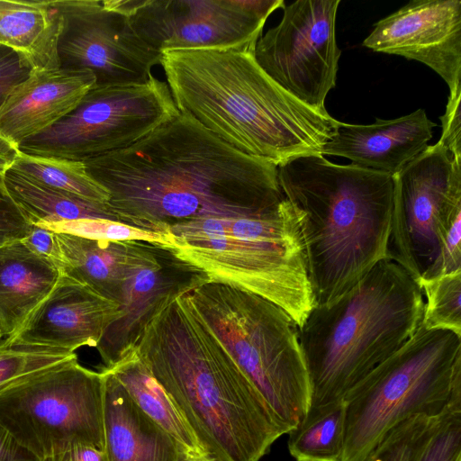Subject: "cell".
Masks as SVG:
<instances>
[{
	"instance_id": "f35d334b",
	"label": "cell",
	"mask_w": 461,
	"mask_h": 461,
	"mask_svg": "<svg viewBox=\"0 0 461 461\" xmlns=\"http://www.w3.org/2000/svg\"><path fill=\"white\" fill-rule=\"evenodd\" d=\"M21 153L20 148L0 134V191L7 193L5 179ZM8 194V193H7Z\"/></svg>"
},
{
	"instance_id": "484cf974",
	"label": "cell",
	"mask_w": 461,
	"mask_h": 461,
	"mask_svg": "<svg viewBox=\"0 0 461 461\" xmlns=\"http://www.w3.org/2000/svg\"><path fill=\"white\" fill-rule=\"evenodd\" d=\"M288 450L295 461H342L345 443L343 401L309 409L288 433Z\"/></svg>"
},
{
	"instance_id": "8fae6325",
	"label": "cell",
	"mask_w": 461,
	"mask_h": 461,
	"mask_svg": "<svg viewBox=\"0 0 461 461\" xmlns=\"http://www.w3.org/2000/svg\"><path fill=\"white\" fill-rule=\"evenodd\" d=\"M125 14L159 53L176 50L254 51L268 16L283 0H104Z\"/></svg>"
},
{
	"instance_id": "ac0fdd59",
	"label": "cell",
	"mask_w": 461,
	"mask_h": 461,
	"mask_svg": "<svg viewBox=\"0 0 461 461\" xmlns=\"http://www.w3.org/2000/svg\"><path fill=\"white\" fill-rule=\"evenodd\" d=\"M95 84L86 69L31 70L0 105V134L20 148L70 113Z\"/></svg>"
},
{
	"instance_id": "7402d4cb",
	"label": "cell",
	"mask_w": 461,
	"mask_h": 461,
	"mask_svg": "<svg viewBox=\"0 0 461 461\" xmlns=\"http://www.w3.org/2000/svg\"><path fill=\"white\" fill-rule=\"evenodd\" d=\"M64 29L60 1L0 0V46L15 52L31 70L61 68Z\"/></svg>"
},
{
	"instance_id": "1f68e13d",
	"label": "cell",
	"mask_w": 461,
	"mask_h": 461,
	"mask_svg": "<svg viewBox=\"0 0 461 461\" xmlns=\"http://www.w3.org/2000/svg\"><path fill=\"white\" fill-rule=\"evenodd\" d=\"M417 461H461V409L447 407Z\"/></svg>"
},
{
	"instance_id": "5bb4252c",
	"label": "cell",
	"mask_w": 461,
	"mask_h": 461,
	"mask_svg": "<svg viewBox=\"0 0 461 461\" xmlns=\"http://www.w3.org/2000/svg\"><path fill=\"white\" fill-rule=\"evenodd\" d=\"M65 29L59 44L61 68L91 71L95 86L144 83L162 54L135 32L129 18L102 1H60Z\"/></svg>"
},
{
	"instance_id": "4dcf8cb0",
	"label": "cell",
	"mask_w": 461,
	"mask_h": 461,
	"mask_svg": "<svg viewBox=\"0 0 461 461\" xmlns=\"http://www.w3.org/2000/svg\"><path fill=\"white\" fill-rule=\"evenodd\" d=\"M54 232L67 233L91 240L110 241L145 240L170 245L164 235L142 230L122 222L104 219H83L70 221L35 224Z\"/></svg>"
},
{
	"instance_id": "277c9868",
	"label": "cell",
	"mask_w": 461,
	"mask_h": 461,
	"mask_svg": "<svg viewBox=\"0 0 461 461\" xmlns=\"http://www.w3.org/2000/svg\"><path fill=\"white\" fill-rule=\"evenodd\" d=\"M299 215L313 306L344 294L387 259L393 176L309 154L277 166Z\"/></svg>"
},
{
	"instance_id": "f546056e",
	"label": "cell",
	"mask_w": 461,
	"mask_h": 461,
	"mask_svg": "<svg viewBox=\"0 0 461 461\" xmlns=\"http://www.w3.org/2000/svg\"><path fill=\"white\" fill-rule=\"evenodd\" d=\"M441 415H417L404 420L388 430L359 461H417L438 427Z\"/></svg>"
},
{
	"instance_id": "d590c367",
	"label": "cell",
	"mask_w": 461,
	"mask_h": 461,
	"mask_svg": "<svg viewBox=\"0 0 461 461\" xmlns=\"http://www.w3.org/2000/svg\"><path fill=\"white\" fill-rule=\"evenodd\" d=\"M30 72L31 68L15 52L0 47V105L13 87L24 80Z\"/></svg>"
},
{
	"instance_id": "4fadbf2b",
	"label": "cell",
	"mask_w": 461,
	"mask_h": 461,
	"mask_svg": "<svg viewBox=\"0 0 461 461\" xmlns=\"http://www.w3.org/2000/svg\"><path fill=\"white\" fill-rule=\"evenodd\" d=\"M339 0H299L284 5L280 23L256 43L261 68L291 95L319 111L335 86L340 50L335 23Z\"/></svg>"
},
{
	"instance_id": "9c48e42d",
	"label": "cell",
	"mask_w": 461,
	"mask_h": 461,
	"mask_svg": "<svg viewBox=\"0 0 461 461\" xmlns=\"http://www.w3.org/2000/svg\"><path fill=\"white\" fill-rule=\"evenodd\" d=\"M0 424L44 461L75 445L104 451V375L77 357L0 394Z\"/></svg>"
},
{
	"instance_id": "52a82bcc",
	"label": "cell",
	"mask_w": 461,
	"mask_h": 461,
	"mask_svg": "<svg viewBox=\"0 0 461 461\" xmlns=\"http://www.w3.org/2000/svg\"><path fill=\"white\" fill-rule=\"evenodd\" d=\"M187 294L287 434L311 400L295 322L272 302L229 284L210 281Z\"/></svg>"
},
{
	"instance_id": "5b68a950",
	"label": "cell",
	"mask_w": 461,
	"mask_h": 461,
	"mask_svg": "<svg viewBox=\"0 0 461 461\" xmlns=\"http://www.w3.org/2000/svg\"><path fill=\"white\" fill-rule=\"evenodd\" d=\"M423 307L417 281L389 259L335 300L313 306L297 327L310 381L309 409L343 401L416 332Z\"/></svg>"
},
{
	"instance_id": "d6986e66",
	"label": "cell",
	"mask_w": 461,
	"mask_h": 461,
	"mask_svg": "<svg viewBox=\"0 0 461 461\" xmlns=\"http://www.w3.org/2000/svg\"><path fill=\"white\" fill-rule=\"evenodd\" d=\"M436 126L424 109L367 125L339 122L321 154L344 157L355 166L394 176L429 147Z\"/></svg>"
},
{
	"instance_id": "74e56055",
	"label": "cell",
	"mask_w": 461,
	"mask_h": 461,
	"mask_svg": "<svg viewBox=\"0 0 461 461\" xmlns=\"http://www.w3.org/2000/svg\"><path fill=\"white\" fill-rule=\"evenodd\" d=\"M44 461H108V458L104 450L80 444Z\"/></svg>"
},
{
	"instance_id": "603a6c76",
	"label": "cell",
	"mask_w": 461,
	"mask_h": 461,
	"mask_svg": "<svg viewBox=\"0 0 461 461\" xmlns=\"http://www.w3.org/2000/svg\"><path fill=\"white\" fill-rule=\"evenodd\" d=\"M62 271L20 240L0 247V330L14 334L49 295Z\"/></svg>"
},
{
	"instance_id": "cb8c5ba5",
	"label": "cell",
	"mask_w": 461,
	"mask_h": 461,
	"mask_svg": "<svg viewBox=\"0 0 461 461\" xmlns=\"http://www.w3.org/2000/svg\"><path fill=\"white\" fill-rule=\"evenodd\" d=\"M104 368L114 375L136 404L181 443L192 457L206 456L173 402L134 349L113 366Z\"/></svg>"
},
{
	"instance_id": "e0dca14e",
	"label": "cell",
	"mask_w": 461,
	"mask_h": 461,
	"mask_svg": "<svg viewBox=\"0 0 461 461\" xmlns=\"http://www.w3.org/2000/svg\"><path fill=\"white\" fill-rule=\"evenodd\" d=\"M120 312L118 303L62 273L49 295L11 336L71 352L84 346L96 348Z\"/></svg>"
},
{
	"instance_id": "7a4b0ae2",
	"label": "cell",
	"mask_w": 461,
	"mask_h": 461,
	"mask_svg": "<svg viewBox=\"0 0 461 461\" xmlns=\"http://www.w3.org/2000/svg\"><path fill=\"white\" fill-rule=\"evenodd\" d=\"M134 350L212 461H259L285 434L186 294L146 326Z\"/></svg>"
},
{
	"instance_id": "836d02e7",
	"label": "cell",
	"mask_w": 461,
	"mask_h": 461,
	"mask_svg": "<svg viewBox=\"0 0 461 461\" xmlns=\"http://www.w3.org/2000/svg\"><path fill=\"white\" fill-rule=\"evenodd\" d=\"M30 226L7 193L0 191V247L21 240Z\"/></svg>"
},
{
	"instance_id": "2e32d148",
	"label": "cell",
	"mask_w": 461,
	"mask_h": 461,
	"mask_svg": "<svg viewBox=\"0 0 461 461\" xmlns=\"http://www.w3.org/2000/svg\"><path fill=\"white\" fill-rule=\"evenodd\" d=\"M362 45L423 63L451 93L461 87V1H410L378 21Z\"/></svg>"
},
{
	"instance_id": "30bf717a",
	"label": "cell",
	"mask_w": 461,
	"mask_h": 461,
	"mask_svg": "<svg viewBox=\"0 0 461 461\" xmlns=\"http://www.w3.org/2000/svg\"><path fill=\"white\" fill-rule=\"evenodd\" d=\"M167 82L95 86L67 116L20 146L32 155L87 161L126 149L176 117Z\"/></svg>"
},
{
	"instance_id": "8992f818",
	"label": "cell",
	"mask_w": 461,
	"mask_h": 461,
	"mask_svg": "<svg viewBox=\"0 0 461 461\" xmlns=\"http://www.w3.org/2000/svg\"><path fill=\"white\" fill-rule=\"evenodd\" d=\"M170 247L207 274L276 304L301 326L313 307L297 212L286 199L265 213L174 226Z\"/></svg>"
},
{
	"instance_id": "d6a6232c",
	"label": "cell",
	"mask_w": 461,
	"mask_h": 461,
	"mask_svg": "<svg viewBox=\"0 0 461 461\" xmlns=\"http://www.w3.org/2000/svg\"><path fill=\"white\" fill-rule=\"evenodd\" d=\"M461 87L449 93L444 114L439 118L442 133L439 142L456 158H461Z\"/></svg>"
},
{
	"instance_id": "f1b7e54d",
	"label": "cell",
	"mask_w": 461,
	"mask_h": 461,
	"mask_svg": "<svg viewBox=\"0 0 461 461\" xmlns=\"http://www.w3.org/2000/svg\"><path fill=\"white\" fill-rule=\"evenodd\" d=\"M417 283L426 298L420 325L461 337V270Z\"/></svg>"
},
{
	"instance_id": "8d00e7d4",
	"label": "cell",
	"mask_w": 461,
	"mask_h": 461,
	"mask_svg": "<svg viewBox=\"0 0 461 461\" xmlns=\"http://www.w3.org/2000/svg\"><path fill=\"white\" fill-rule=\"evenodd\" d=\"M0 461H41L22 447L0 424Z\"/></svg>"
},
{
	"instance_id": "44dd1931",
	"label": "cell",
	"mask_w": 461,
	"mask_h": 461,
	"mask_svg": "<svg viewBox=\"0 0 461 461\" xmlns=\"http://www.w3.org/2000/svg\"><path fill=\"white\" fill-rule=\"evenodd\" d=\"M55 233L62 273L118 303L124 283L142 261L151 242L110 241Z\"/></svg>"
},
{
	"instance_id": "60d3db41",
	"label": "cell",
	"mask_w": 461,
	"mask_h": 461,
	"mask_svg": "<svg viewBox=\"0 0 461 461\" xmlns=\"http://www.w3.org/2000/svg\"><path fill=\"white\" fill-rule=\"evenodd\" d=\"M2 337H3V333L0 330V339H2Z\"/></svg>"
},
{
	"instance_id": "4316f807",
	"label": "cell",
	"mask_w": 461,
	"mask_h": 461,
	"mask_svg": "<svg viewBox=\"0 0 461 461\" xmlns=\"http://www.w3.org/2000/svg\"><path fill=\"white\" fill-rule=\"evenodd\" d=\"M11 169L41 185L88 201L107 203L110 199L109 192L90 176L83 161L21 151Z\"/></svg>"
},
{
	"instance_id": "6da1fadb",
	"label": "cell",
	"mask_w": 461,
	"mask_h": 461,
	"mask_svg": "<svg viewBox=\"0 0 461 461\" xmlns=\"http://www.w3.org/2000/svg\"><path fill=\"white\" fill-rule=\"evenodd\" d=\"M84 163L109 192L116 221L168 239L179 224L259 215L286 200L277 166L239 151L182 113L131 146Z\"/></svg>"
},
{
	"instance_id": "ab89813d",
	"label": "cell",
	"mask_w": 461,
	"mask_h": 461,
	"mask_svg": "<svg viewBox=\"0 0 461 461\" xmlns=\"http://www.w3.org/2000/svg\"><path fill=\"white\" fill-rule=\"evenodd\" d=\"M186 461H212V460H210L206 456H203V457H190Z\"/></svg>"
},
{
	"instance_id": "e575fe53",
	"label": "cell",
	"mask_w": 461,
	"mask_h": 461,
	"mask_svg": "<svg viewBox=\"0 0 461 461\" xmlns=\"http://www.w3.org/2000/svg\"><path fill=\"white\" fill-rule=\"evenodd\" d=\"M20 241L32 253L54 262L59 267L61 254L54 231L30 223L27 232Z\"/></svg>"
},
{
	"instance_id": "9a60e30c",
	"label": "cell",
	"mask_w": 461,
	"mask_h": 461,
	"mask_svg": "<svg viewBox=\"0 0 461 461\" xmlns=\"http://www.w3.org/2000/svg\"><path fill=\"white\" fill-rule=\"evenodd\" d=\"M210 281L205 272L179 258L170 246L151 241L123 285L120 318L96 347L104 367L113 366L132 351L146 326L164 307Z\"/></svg>"
},
{
	"instance_id": "d4e9b609",
	"label": "cell",
	"mask_w": 461,
	"mask_h": 461,
	"mask_svg": "<svg viewBox=\"0 0 461 461\" xmlns=\"http://www.w3.org/2000/svg\"><path fill=\"white\" fill-rule=\"evenodd\" d=\"M5 185L12 201L32 224L83 219L115 221L106 203L46 187L12 169L5 176Z\"/></svg>"
},
{
	"instance_id": "83f0119b",
	"label": "cell",
	"mask_w": 461,
	"mask_h": 461,
	"mask_svg": "<svg viewBox=\"0 0 461 461\" xmlns=\"http://www.w3.org/2000/svg\"><path fill=\"white\" fill-rule=\"evenodd\" d=\"M69 350L26 343L8 336L0 339V394L26 379L76 357Z\"/></svg>"
},
{
	"instance_id": "ba28073f",
	"label": "cell",
	"mask_w": 461,
	"mask_h": 461,
	"mask_svg": "<svg viewBox=\"0 0 461 461\" xmlns=\"http://www.w3.org/2000/svg\"><path fill=\"white\" fill-rule=\"evenodd\" d=\"M461 368V337L445 330L416 332L344 396L342 461L361 460L398 423L439 417Z\"/></svg>"
},
{
	"instance_id": "3957f363",
	"label": "cell",
	"mask_w": 461,
	"mask_h": 461,
	"mask_svg": "<svg viewBox=\"0 0 461 461\" xmlns=\"http://www.w3.org/2000/svg\"><path fill=\"white\" fill-rule=\"evenodd\" d=\"M160 65L178 111L250 157L278 166L321 154L337 131L339 121L283 89L254 51H167Z\"/></svg>"
},
{
	"instance_id": "ffe728a7",
	"label": "cell",
	"mask_w": 461,
	"mask_h": 461,
	"mask_svg": "<svg viewBox=\"0 0 461 461\" xmlns=\"http://www.w3.org/2000/svg\"><path fill=\"white\" fill-rule=\"evenodd\" d=\"M104 438L108 461H186V448L147 415L106 368Z\"/></svg>"
},
{
	"instance_id": "b9f144b4",
	"label": "cell",
	"mask_w": 461,
	"mask_h": 461,
	"mask_svg": "<svg viewBox=\"0 0 461 461\" xmlns=\"http://www.w3.org/2000/svg\"><path fill=\"white\" fill-rule=\"evenodd\" d=\"M0 47H2V46H0Z\"/></svg>"
},
{
	"instance_id": "7c38bea8",
	"label": "cell",
	"mask_w": 461,
	"mask_h": 461,
	"mask_svg": "<svg viewBox=\"0 0 461 461\" xmlns=\"http://www.w3.org/2000/svg\"><path fill=\"white\" fill-rule=\"evenodd\" d=\"M393 181L387 259L417 281L435 258L448 221L461 211V158L437 142Z\"/></svg>"
}]
</instances>
